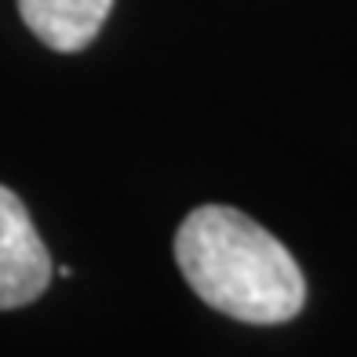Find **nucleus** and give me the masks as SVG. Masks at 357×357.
Instances as JSON below:
<instances>
[{"label":"nucleus","instance_id":"f03ea898","mask_svg":"<svg viewBox=\"0 0 357 357\" xmlns=\"http://www.w3.org/2000/svg\"><path fill=\"white\" fill-rule=\"evenodd\" d=\"M52 284V255L19 193L0 186V310L29 306Z\"/></svg>","mask_w":357,"mask_h":357},{"label":"nucleus","instance_id":"7ed1b4c3","mask_svg":"<svg viewBox=\"0 0 357 357\" xmlns=\"http://www.w3.org/2000/svg\"><path fill=\"white\" fill-rule=\"evenodd\" d=\"M113 0H19L26 29L52 52H80L106 22Z\"/></svg>","mask_w":357,"mask_h":357},{"label":"nucleus","instance_id":"f257e3e1","mask_svg":"<svg viewBox=\"0 0 357 357\" xmlns=\"http://www.w3.org/2000/svg\"><path fill=\"white\" fill-rule=\"evenodd\" d=\"M175 263L212 310L245 324H284L306 303L291 252L237 208L204 204L175 234Z\"/></svg>","mask_w":357,"mask_h":357}]
</instances>
